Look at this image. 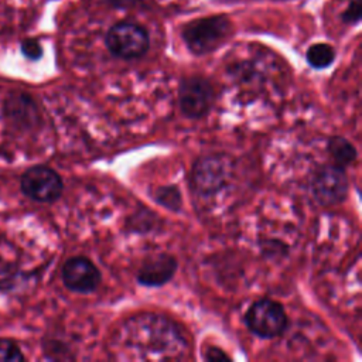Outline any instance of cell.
Instances as JSON below:
<instances>
[{"mask_svg":"<svg viewBox=\"0 0 362 362\" xmlns=\"http://www.w3.org/2000/svg\"><path fill=\"white\" fill-rule=\"evenodd\" d=\"M156 199L168 209H173V211L180 209L181 197H180V192L175 187H163V188H160L156 194Z\"/></svg>","mask_w":362,"mask_h":362,"instance_id":"cell-14","label":"cell"},{"mask_svg":"<svg viewBox=\"0 0 362 362\" xmlns=\"http://www.w3.org/2000/svg\"><path fill=\"white\" fill-rule=\"evenodd\" d=\"M62 281L75 293H90L99 286L100 273L89 259L75 256L64 263Z\"/></svg>","mask_w":362,"mask_h":362,"instance_id":"cell-9","label":"cell"},{"mask_svg":"<svg viewBox=\"0 0 362 362\" xmlns=\"http://www.w3.org/2000/svg\"><path fill=\"white\" fill-rule=\"evenodd\" d=\"M329 151L339 165H348L356 158L355 147L341 136L332 137L329 140Z\"/></svg>","mask_w":362,"mask_h":362,"instance_id":"cell-13","label":"cell"},{"mask_svg":"<svg viewBox=\"0 0 362 362\" xmlns=\"http://www.w3.org/2000/svg\"><path fill=\"white\" fill-rule=\"evenodd\" d=\"M20 51L30 61H38L44 54L42 45L37 38H24L20 42Z\"/></svg>","mask_w":362,"mask_h":362,"instance_id":"cell-16","label":"cell"},{"mask_svg":"<svg viewBox=\"0 0 362 362\" xmlns=\"http://www.w3.org/2000/svg\"><path fill=\"white\" fill-rule=\"evenodd\" d=\"M105 42L115 57L133 59L147 52L150 38L141 25L130 21H120L109 28Z\"/></svg>","mask_w":362,"mask_h":362,"instance_id":"cell-4","label":"cell"},{"mask_svg":"<svg viewBox=\"0 0 362 362\" xmlns=\"http://www.w3.org/2000/svg\"><path fill=\"white\" fill-rule=\"evenodd\" d=\"M180 107L188 117L198 119L208 113L215 100L212 85L201 76H189L181 81L178 90Z\"/></svg>","mask_w":362,"mask_h":362,"instance_id":"cell-7","label":"cell"},{"mask_svg":"<svg viewBox=\"0 0 362 362\" xmlns=\"http://www.w3.org/2000/svg\"><path fill=\"white\" fill-rule=\"evenodd\" d=\"M20 187L24 195L37 202H54L64 189V182L57 171L47 165H33L21 175Z\"/></svg>","mask_w":362,"mask_h":362,"instance_id":"cell-6","label":"cell"},{"mask_svg":"<svg viewBox=\"0 0 362 362\" xmlns=\"http://www.w3.org/2000/svg\"><path fill=\"white\" fill-rule=\"evenodd\" d=\"M188 352V342L177 325L156 314L126 320L112 338V354L126 361H174Z\"/></svg>","mask_w":362,"mask_h":362,"instance_id":"cell-1","label":"cell"},{"mask_svg":"<svg viewBox=\"0 0 362 362\" xmlns=\"http://www.w3.org/2000/svg\"><path fill=\"white\" fill-rule=\"evenodd\" d=\"M233 174V164L223 154L199 158L191 171V187L199 197L215 195L225 188Z\"/></svg>","mask_w":362,"mask_h":362,"instance_id":"cell-3","label":"cell"},{"mask_svg":"<svg viewBox=\"0 0 362 362\" xmlns=\"http://www.w3.org/2000/svg\"><path fill=\"white\" fill-rule=\"evenodd\" d=\"M205 359H208V361H226V359H230V356L226 355L222 349L211 346V348L205 352Z\"/></svg>","mask_w":362,"mask_h":362,"instance_id":"cell-18","label":"cell"},{"mask_svg":"<svg viewBox=\"0 0 362 362\" xmlns=\"http://www.w3.org/2000/svg\"><path fill=\"white\" fill-rule=\"evenodd\" d=\"M247 328L262 337L273 338L280 335L287 327V315L284 308L269 298L255 301L245 315Z\"/></svg>","mask_w":362,"mask_h":362,"instance_id":"cell-5","label":"cell"},{"mask_svg":"<svg viewBox=\"0 0 362 362\" xmlns=\"http://www.w3.org/2000/svg\"><path fill=\"white\" fill-rule=\"evenodd\" d=\"M4 113L18 126H30L37 119L34 100L25 93H16L4 103Z\"/></svg>","mask_w":362,"mask_h":362,"instance_id":"cell-11","label":"cell"},{"mask_svg":"<svg viewBox=\"0 0 362 362\" xmlns=\"http://www.w3.org/2000/svg\"><path fill=\"white\" fill-rule=\"evenodd\" d=\"M24 361V355L20 346L11 341L0 338V362H20Z\"/></svg>","mask_w":362,"mask_h":362,"instance_id":"cell-15","label":"cell"},{"mask_svg":"<svg viewBox=\"0 0 362 362\" xmlns=\"http://www.w3.org/2000/svg\"><path fill=\"white\" fill-rule=\"evenodd\" d=\"M177 270V260L167 255L158 253L143 262L137 273V281L144 286H163L165 284Z\"/></svg>","mask_w":362,"mask_h":362,"instance_id":"cell-10","label":"cell"},{"mask_svg":"<svg viewBox=\"0 0 362 362\" xmlns=\"http://www.w3.org/2000/svg\"><path fill=\"white\" fill-rule=\"evenodd\" d=\"M307 61L313 68L322 69L329 66L335 59V51L329 44L317 42L307 49Z\"/></svg>","mask_w":362,"mask_h":362,"instance_id":"cell-12","label":"cell"},{"mask_svg":"<svg viewBox=\"0 0 362 362\" xmlns=\"http://www.w3.org/2000/svg\"><path fill=\"white\" fill-rule=\"evenodd\" d=\"M314 198L321 205L341 204L348 194V178L339 165L322 167L311 182Z\"/></svg>","mask_w":362,"mask_h":362,"instance_id":"cell-8","label":"cell"},{"mask_svg":"<svg viewBox=\"0 0 362 362\" xmlns=\"http://www.w3.org/2000/svg\"><path fill=\"white\" fill-rule=\"evenodd\" d=\"M232 21L225 14L195 18L181 30L187 48L195 55H204L219 48L232 34Z\"/></svg>","mask_w":362,"mask_h":362,"instance_id":"cell-2","label":"cell"},{"mask_svg":"<svg viewBox=\"0 0 362 362\" xmlns=\"http://www.w3.org/2000/svg\"><path fill=\"white\" fill-rule=\"evenodd\" d=\"M361 7H362V1L361 0H351V3L348 4V7L345 8V11L342 13V21L348 23V24H355L361 20Z\"/></svg>","mask_w":362,"mask_h":362,"instance_id":"cell-17","label":"cell"}]
</instances>
